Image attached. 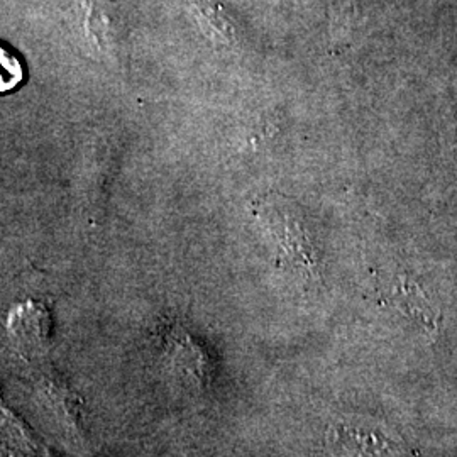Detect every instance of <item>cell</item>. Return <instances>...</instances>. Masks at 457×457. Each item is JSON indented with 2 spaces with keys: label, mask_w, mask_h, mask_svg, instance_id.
I'll return each instance as SVG.
<instances>
[{
  "label": "cell",
  "mask_w": 457,
  "mask_h": 457,
  "mask_svg": "<svg viewBox=\"0 0 457 457\" xmlns=\"http://www.w3.org/2000/svg\"><path fill=\"white\" fill-rule=\"evenodd\" d=\"M163 361L170 376L185 390L202 392L211 385L212 360L185 328L173 327L164 334Z\"/></svg>",
  "instance_id": "6da1fadb"
},
{
  "label": "cell",
  "mask_w": 457,
  "mask_h": 457,
  "mask_svg": "<svg viewBox=\"0 0 457 457\" xmlns=\"http://www.w3.org/2000/svg\"><path fill=\"white\" fill-rule=\"evenodd\" d=\"M7 334L17 353L26 360L46 354L51 336V315L39 302H22L14 305L7 315Z\"/></svg>",
  "instance_id": "7a4b0ae2"
},
{
  "label": "cell",
  "mask_w": 457,
  "mask_h": 457,
  "mask_svg": "<svg viewBox=\"0 0 457 457\" xmlns=\"http://www.w3.org/2000/svg\"><path fill=\"white\" fill-rule=\"evenodd\" d=\"M41 400L45 402L49 413L58 425L66 432V437L75 444H82V427H80V405L75 395L68 392L58 379L53 376L43 375L39 383Z\"/></svg>",
  "instance_id": "3957f363"
},
{
  "label": "cell",
  "mask_w": 457,
  "mask_h": 457,
  "mask_svg": "<svg viewBox=\"0 0 457 457\" xmlns=\"http://www.w3.org/2000/svg\"><path fill=\"white\" fill-rule=\"evenodd\" d=\"M24 80V66L14 51L0 45V94L12 92Z\"/></svg>",
  "instance_id": "277c9868"
},
{
  "label": "cell",
  "mask_w": 457,
  "mask_h": 457,
  "mask_svg": "<svg viewBox=\"0 0 457 457\" xmlns=\"http://www.w3.org/2000/svg\"><path fill=\"white\" fill-rule=\"evenodd\" d=\"M180 457H198V456H195V454H183V456H180Z\"/></svg>",
  "instance_id": "5b68a950"
}]
</instances>
